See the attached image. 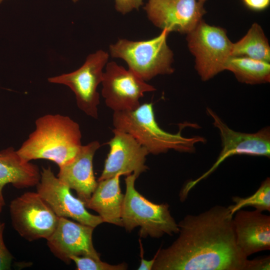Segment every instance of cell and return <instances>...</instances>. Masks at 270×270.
Returning <instances> with one entry per match:
<instances>
[{
  "instance_id": "6da1fadb",
  "label": "cell",
  "mask_w": 270,
  "mask_h": 270,
  "mask_svg": "<svg viewBox=\"0 0 270 270\" xmlns=\"http://www.w3.org/2000/svg\"><path fill=\"white\" fill-rule=\"evenodd\" d=\"M228 206L216 205L180 222L179 236L160 248L152 270H246Z\"/></svg>"
},
{
  "instance_id": "7a4b0ae2",
  "label": "cell",
  "mask_w": 270,
  "mask_h": 270,
  "mask_svg": "<svg viewBox=\"0 0 270 270\" xmlns=\"http://www.w3.org/2000/svg\"><path fill=\"white\" fill-rule=\"evenodd\" d=\"M36 128L17 153L26 162L52 160L58 166L70 162L82 144L79 124L68 116L48 114L38 118Z\"/></svg>"
},
{
  "instance_id": "3957f363",
  "label": "cell",
  "mask_w": 270,
  "mask_h": 270,
  "mask_svg": "<svg viewBox=\"0 0 270 270\" xmlns=\"http://www.w3.org/2000/svg\"><path fill=\"white\" fill-rule=\"evenodd\" d=\"M112 124L114 128L128 133L144 147L149 154H158L169 150L192 153L196 144L204 143V137L194 136L186 137L182 130L188 126L197 128V124H180L176 134L168 132L156 122L152 103H145L133 110L114 112Z\"/></svg>"
},
{
  "instance_id": "277c9868",
  "label": "cell",
  "mask_w": 270,
  "mask_h": 270,
  "mask_svg": "<svg viewBox=\"0 0 270 270\" xmlns=\"http://www.w3.org/2000/svg\"><path fill=\"white\" fill-rule=\"evenodd\" d=\"M169 33L162 30L158 36L144 40L120 38L110 46V54L124 60L128 69L146 82L158 75L170 74L174 69V54L166 42Z\"/></svg>"
},
{
  "instance_id": "5b68a950",
  "label": "cell",
  "mask_w": 270,
  "mask_h": 270,
  "mask_svg": "<svg viewBox=\"0 0 270 270\" xmlns=\"http://www.w3.org/2000/svg\"><path fill=\"white\" fill-rule=\"evenodd\" d=\"M134 174L125 179L126 190L122 212V226L131 231L140 226V236L159 238L179 232L178 224L172 216L168 204L153 203L142 196L134 186Z\"/></svg>"
},
{
  "instance_id": "8992f818",
  "label": "cell",
  "mask_w": 270,
  "mask_h": 270,
  "mask_svg": "<svg viewBox=\"0 0 270 270\" xmlns=\"http://www.w3.org/2000/svg\"><path fill=\"white\" fill-rule=\"evenodd\" d=\"M186 35L188 47L194 56L195 68L202 80H208L226 70L232 44L226 30L202 19Z\"/></svg>"
},
{
  "instance_id": "52a82bcc",
  "label": "cell",
  "mask_w": 270,
  "mask_h": 270,
  "mask_svg": "<svg viewBox=\"0 0 270 270\" xmlns=\"http://www.w3.org/2000/svg\"><path fill=\"white\" fill-rule=\"evenodd\" d=\"M207 114L213 120L214 126L219 131L222 150L213 166L198 178L188 182L180 192L183 198L198 183L211 174L227 158L236 154L270 156V129L265 127L254 133L235 131L230 128L210 108H206Z\"/></svg>"
},
{
  "instance_id": "ba28073f",
  "label": "cell",
  "mask_w": 270,
  "mask_h": 270,
  "mask_svg": "<svg viewBox=\"0 0 270 270\" xmlns=\"http://www.w3.org/2000/svg\"><path fill=\"white\" fill-rule=\"evenodd\" d=\"M108 58V52L98 50L89 54L76 70L50 78L48 81L68 86L75 94L78 108L86 115L96 119L100 104L97 88L102 80L103 69Z\"/></svg>"
},
{
  "instance_id": "9c48e42d",
  "label": "cell",
  "mask_w": 270,
  "mask_h": 270,
  "mask_svg": "<svg viewBox=\"0 0 270 270\" xmlns=\"http://www.w3.org/2000/svg\"><path fill=\"white\" fill-rule=\"evenodd\" d=\"M10 213L14 229L30 241L47 240L60 218L37 192H26L13 200Z\"/></svg>"
},
{
  "instance_id": "30bf717a",
  "label": "cell",
  "mask_w": 270,
  "mask_h": 270,
  "mask_svg": "<svg viewBox=\"0 0 270 270\" xmlns=\"http://www.w3.org/2000/svg\"><path fill=\"white\" fill-rule=\"evenodd\" d=\"M102 84L106 104L114 112L136 110L144 93L156 90L132 70L114 61L106 65Z\"/></svg>"
},
{
  "instance_id": "8fae6325",
  "label": "cell",
  "mask_w": 270,
  "mask_h": 270,
  "mask_svg": "<svg viewBox=\"0 0 270 270\" xmlns=\"http://www.w3.org/2000/svg\"><path fill=\"white\" fill-rule=\"evenodd\" d=\"M37 192L58 217L69 218L95 228L104 222L100 216L90 213L84 202L74 197L70 188L54 176L50 167L43 168Z\"/></svg>"
},
{
  "instance_id": "7c38bea8",
  "label": "cell",
  "mask_w": 270,
  "mask_h": 270,
  "mask_svg": "<svg viewBox=\"0 0 270 270\" xmlns=\"http://www.w3.org/2000/svg\"><path fill=\"white\" fill-rule=\"evenodd\" d=\"M204 4L199 0H148L144 10L154 26L187 34L202 20Z\"/></svg>"
},
{
  "instance_id": "4fadbf2b",
  "label": "cell",
  "mask_w": 270,
  "mask_h": 270,
  "mask_svg": "<svg viewBox=\"0 0 270 270\" xmlns=\"http://www.w3.org/2000/svg\"><path fill=\"white\" fill-rule=\"evenodd\" d=\"M112 132L114 136L107 143L110 152L98 181L118 174H134L138 178L148 169L145 162L148 151L128 133L116 128Z\"/></svg>"
},
{
  "instance_id": "5bb4252c",
  "label": "cell",
  "mask_w": 270,
  "mask_h": 270,
  "mask_svg": "<svg viewBox=\"0 0 270 270\" xmlns=\"http://www.w3.org/2000/svg\"><path fill=\"white\" fill-rule=\"evenodd\" d=\"M94 228L60 217L58 226L46 240L50 251L67 264L72 256H88L100 259L92 241Z\"/></svg>"
},
{
  "instance_id": "9a60e30c",
  "label": "cell",
  "mask_w": 270,
  "mask_h": 270,
  "mask_svg": "<svg viewBox=\"0 0 270 270\" xmlns=\"http://www.w3.org/2000/svg\"><path fill=\"white\" fill-rule=\"evenodd\" d=\"M233 224L237 246L246 258L270 249L269 215L240 209L233 216Z\"/></svg>"
},
{
  "instance_id": "2e32d148",
  "label": "cell",
  "mask_w": 270,
  "mask_h": 270,
  "mask_svg": "<svg viewBox=\"0 0 270 270\" xmlns=\"http://www.w3.org/2000/svg\"><path fill=\"white\" fill-rule=\"evenodd\" d=\"M100 146V142L96 140L82 146L70 162L59 166L57 177L70 189L74 190L78 198L84 204L89 200L98 184L92 161Z\"/></svg>"
},
{
  "instance_id": "e0dca14e",
  "label": "cell",
  "mask_w": 270,
  "mask_h": 270,
  "mask_svg": "<svg viewBox=\"0 0 270 270\" xmlns=\"http://www.w3.org/2000/svg\"><path fill=\"white\" fill-rule=\"evenodd\" d=\"M120 174L98 181L86 207L96 212L104 222L122 226V212L124 198L120 186Z\"/></svg>"
},
{
  "instance_id": "ac0fdd59",
  "label": "cell",
  "mask_w": 270,
  "mask_h": 270,
  "mask_svg": "<svg viewBox=\"0 0 270 270\" xmlns=\"http://www.w3.org/2000/svg\"><path fill=\"white\" fill-rule=\"evenodd\" d=\"M38 167L22 158L13 147L0 151V196L4 186L11 184L17 188L32 186L39 182Z\"/></svg>"
},
{
  "instance_id": "d6986e66",
  "label": "cell",
  "mask_w": 270,
  "mask_h": 270,
  "mask_svg": "<svg viewBox=\"0 0 270 270\" xmlns=\"http://www.w3.org/2000/svg\"><path fill=\"white\" fill-rule=\"evenodd\" d=\"M231 56L270 62V44L260 24L254 23L243 38L236 42H232Z\"/></svg>"
},
{
  "instance_id": "ffe728a7",
  "label": "cell",
  "mask_w": 270,
  "mask_h": 270,
  "mask_svg": "<svg viewBox=\"0 0 270 270\" xmlns=\"http://www.w3.org/2000/svg\"><path fill=\"white\" fill-rule=\"evenodd\" d=\"M226 70L232 72L242 83L256 84L270 82V62L232 56L227 62Z\"/></svg>"
},
{
  "instance_id": "44dd1931",
  "label": "cell",
  "mask_w": 270,
  "mask_h": 270,
  "mask_svg": "<svg viewBox=\"0 0 270 270\" xmlns=\"http://www.w3.org/2000/svg\"><path fill=\"white\" fill-rule=\"evenodd\" d=\"M234 204L228 206L232 215L238 210L248 206L254 208L260 212H270V179L267 178L260 184L256 192L246 197L233 196Z\"/></svg>"
},
{
  "instance_id": "7402d4cb",
  "label": "cell",
  "mask_w": 270,
  "mask_h": 270,
  "mask_svg": "<svg viewBox=\"0 0 270 270\" xmlns=\"http://www.w3.org/2000/svg\"><path fill=\"white\" fill-rule=\"evenodd\" d=\"M78 270H124L128 268L124 263L112 265L88 256H72L70 257Z\"/></svg>"
},
{
  "instance_id": "603a6c76",
  "label": "cell",
  "mask_w": 270,
  "mask_h": 270,
  "mask_svg": "<svg viewBox=\"0 0 270 270\" xmlns=\"http://www.w3.org/2000/svg\"><path fill=\"white\" fill-rule=\"evenodd\" d=\"M5 224L0 222V270L10 269L13 256L4 241L3 234Z\"/></svg>"
},
{
  "instance_id": "cb8c5ba5",
  "label": "cell",
  "mask_w": 270,
  "mask_h": 270,
  "mask_svg": "<svg viewBox=\"0 0 270 270\" xmlns=\"http://www.w3.org/2000/svg\"><path fill=\"white\" fill-rule=\"evenodd\" d=\"M115 8L124 14L134 10H138L143 4V0H114Z\"/></svg>"
},
{
  "instance_id": "d4e9b609",
  "label": "cell",
  "mask_w": 270,
  "mask_h": 270,
  "mask_svg": "<svg viewBox=\"0 0 270 270\" xmlns=\"http://www.w3.org/2000/svg\"><path fill=\"white\" fill-rule=\"evenodd\" d=\"M270 269V256L248 260L246 270H266Z\"/></svg>"
},
{
  "instance_id": "484cf974",
  "label": "cell",
  "mask_w": 270,
  "mask_h": 270,
  "mask_svg": "<svg viewBox=\"0 0 270 270\" xmlns=\"http://www.w3.org/2000/svg\"><path fill=\"white\" fill-rule=\"evenodd\" d=\"M244 4L249 8L254 10H262L267 8L270 0H242Z\"/></svg>"
},
{
  "instance_id": "4316f807",
  "label": "cell",
  "mask_w": 270,
  "mask_h": 270,
  "mask_svg": "<svg viewBox=\"0 0 270 270\" xmlns=\"http://www.w3.org/2000/svg\"><path fill=\"white\" fill-rule=\"evenodd\" d=\"M140 256L141 262L140 266L138 270H152V266H154L155 260L156 258V254L154 257L150 260H148L144 258V250L142 245V243L140 242Z\"/></svg>"
},
{
  "instance_id": "83f0119b",
  "label": "cell",
  "mask_w": 270,
  "mask_h": 270,
  "mask_svg": "<svg viewBox=\"0 0 270 270\" xmlns=\"http://www.w3.org/2000/svg\"><path fill=\"white\" fill-rule=\"evenodd\" d=\"M5 204L4 198L3 196H0V214L1 213L2 208Z\"/></svg>"
},
{
  "instance_id": "f1b7e54d",
  "label": "cell",
  "mask_w": 270,
  "mask_h": 270,
  "mask_svg": "<svg viewBox=\"0 0 270 270\" xmlns=\"http://www.w3.org/2000/svg\"><path fill=\"white\" fill-rule=\"evenodd\" d=\"M199 0L203 3H205L206 0Z\"/></svg>"
},
{
  "instance_id": "f546056e",
  "label": "cell",
  "mask_w": 270,
  "mask_h": 270,
  "mask_svg": "<svg viewBox=\"0 0 270 270\" xmlns=\"http://www.w3.org/2000/svg\"><path fill=\"white\" fill-rule=\"evenodd\" d=\"M78 0H72V1H73L74 2H78Z\"/></svg>"
},
{
  "instance_id": "4dcf8cb0",
  "label": "cell",
  "mask_w": 270,
  "mask_h": 270,
  "mask_svg": "<svg viewBox=\"0 0 270 270\" xmlns=\"http://www.w3.org/2000/svg\"><path fill=\"white\" fill-rule=\"evenodd\" d=\"M4 0H0V4Z\"/></svg>"
}]
</instances>
